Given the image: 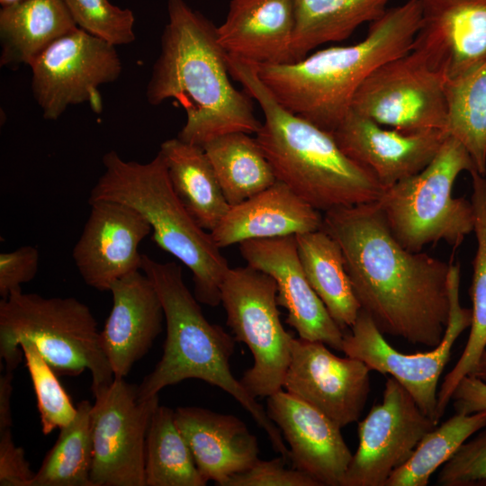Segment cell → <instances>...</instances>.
Returning a JSON list of instances; mask_svg holds the SVG:
<instances>
[{
	"instance_id": "1",
	"label": "cell",
	"mask_w": 486,
	"mask_h": 486,
	"mask_svg": "<svg viewBox=\"0 0 486 486\" xmlns=\"http://www.w3.org/2000/svg\"><path fill=\"white\" fill-rule=\"evenodd\" d=\"M322 229L339 244L361 309L379 330L436 347L448 321L450 264L405 248L376 202L325 212Z\"/></svg>"
},
{
	"instance_id": "2",
	"label": "cell",
	"mask_w": 486,
	"mask_h": 486,
	"mask_svg": "<svg viewBox=\"0 0 486 486\" xmlns=\"http://www.w3.org/2000/svg\"><path fill=\"white\" fill-rule=\"evenodd\" d=\"M167 16L146 88L148 104L176 101L186 112L177 138L191 144L202 147L231 132L256 133L262 123L249 95L230 80L217 27L184 0H167Z\"/></svg>"
},
{
	"instance_id": "3",
	"label": "cell",
	"mask_w": 486,
	"mask_h": 486,
	"mask_svg": "<svg viewBox=\"0 0 486 486\" xmlns=\"http://www.w3.org/2000/svg\"><path fill=\"white\" fill-rule=\"evenodd\" d=\"M226 58L230 76L263 112L256 140L278 181L320 212L377 202L384 188L371 171L344 153L332 133L280 104L254 65Z\"/></svg>"
},
{
	"instance_id": "4",
	"label": "cell",
	"mask_w": 486,
	"mask_h": 486,
	"mask_svg": "<svg viewBox=\"0 0 486 486\" xmlns=\"http://www.w3.org/2000/svg\"><path fill=\"white\" fill-rule=\"evenodd\" d=\"M420 16L419 0H408L371 22L358 43L320 50L292 63L254 67L280 104L332 133L363 81L382 63L410 51Z\"/></svg>"
},
{
	"instance_id": "5",
	"label": "cell",
	"mask_w": 486,
	"mask_h": 486,
	"mask_svg": "<svg viewBox=\"0 0 486 486\" xmlns=\"http://www.w3.org/2000/svg\"><path fill=\"white\" fill-rule=\"evenodd\" d=\"M141 271L159 296L166 337L159 362L138 385L139 399L157 396L165 387L190 378L217 386L252 416L267 434L273 448L288 461L289 449L279 428L231 373L230 360L237 340L220 326L207 320L198 300L184 284L182 267L142 254Z\"/></svg>"
},
{
	"instance_id": "6",
	"label": "cell",
	"mask_w": 486,
	"mask_h": 486,
	"mask_svg": "<svg viewBox=\"0 0 486 486\" xmlns=\"http://www.w3.org/2000/svg\"><path fill=\"white\" fill-rule=\"evenodd\" d=\"M104 171L88 202L113 201L137 210L149 223L152 239L192 273L194 296L210 306L220 303V287L230 269L209 231L187 212L174 192L162 156L149 162L126 161L116 151L103 156Z\"/></svg>"
},
{
	"instance_id": "7",
	"label": "cell",
	"mask_w": 486,
	"mask_h": 486,
	"mask_svg": "<svg viewBox=\"0 0 486 486\" xmlns=\"http://www.w3.org/2000/svg\"><path fill=\"white\" fill-rule=\"evenodd\" d=\"M22 340L32 342L58 375L77 376L88 370L92 392L114 378L96 320L90 308L74 297L45 298L19 290L2 299L0 359L4 369L14 371L20 364Z\"/></svg>"
},
{
	"instance_id": "8",
	"label": "cell",
	"mask_w": 486,
	"mask_h": 486,
	"mask_svg": "<svg viewBox=\"0 0 486 486\" xmlns=\"http://www.w3.org/2000/svg\"><path fill=\"white\" fill-rule=\"evenodd\" d=\"M474 170L465 148L447 136L422 171L384 188L376 204L394 238L412 252L439 241L460 247L473 231L474 211L453 189L462 172Z\"/></svg>"
},
{
	"instance_id": "9",
	"label": "cell",
	"mask_w": 486,
	"mask_h": 486,
	"mask_svg": "<svg viewBox=\"0 0 486 486\" xmlns=\"http://www.w3.org/2000/svg\"><path fill=\"white\" fill-rule=\"evenodd\" d=\"M227 325L248 346L254 364L239 380L253 397H269L283 390L291 361L292 335L280 320L275 281L248 265L230 268L220 287Z\"/></svg>"
},
{
	"instance_id": "10",
	"label": "cell",
	"mask_w": 486,
	"mask_h": 486,
	"mask_svg": "<svg viewBox=\"0 0 486 486\" xmlns=\"http://www.w3.org/2000/svg\"><path fill=\"white\" fill-rule=\"evenodd\" d=\"M460 265L450 263L448 321L442 340L429 352L405 354L397 351L362 309L350 328L351 331L344 332L342 352L362 361L371 371L393 377L436 425L439 378L456 339L472 323V309L460 303Z\"/></svg>"
},
{
	"instance_id": "11",
	"label": "cell",
	"mask_w": 486,
	"mask_h": 486,
	"mask_svg": "<svg viewBox=\"0 0 486 486\" xmlns=\"http://www.w3.org/2000/svg\"><path fill=\"white\" fill-rule=\"evenodd\" d=\"M93 486H145L146 437L158 395L140 400L124 378L93 392Z\"/></svg>"
},
{
	"instance_id": "12",
	"label": "cell",
	"mask_w": 486,
	"mask_h": 486,
	"mask_svg": "<svg viewBox=\"0 0 486 486\" xmlns=\"http://www.w3.org/2000/svg\"><path fill=\"white\" fill-rule=\"evenodd\" d=\"M351 110L406 133L444 130L446 81L414 52L377 67L356 91Z\"/></svg>"
},
{
	"instance_id": "13",
	"label": "cell",
	"mask_w": 486,
	"mask_h": 486,
	"mask_svg": "<svg viewBox=\"0 0 486 486\" xmlns=\"http://www.w3.org/2000/svg\"><path fill=\"white\" fill-rule=\"evenodd\" d=\"M30 68L33 96L44 119L51 121L86 102L100 112L99 86L117 80L122 69L114 45L80 28L51 43Z\"/></svg>"
},
{
	"instance_id": "14",
	"label": "cell",
	"mask_w": 486,
	"mask_h": 486,
	"mask_svg": "<svg viewBox=\"0 0 486 486\" xmlns=\"http://www.w3.org/2000/svg\"><path fill=\"white\" fill-rule=\"evenodd\" d=\"M437 425L393 377L386 379L382 402L358 422V446L341 486H385Z\"/></svg>"
},
{
	"instance_id": "15",
	"label": "cell",
	"mask_w": 486,
	"mask_h": 486,
	"mask_svg": "<svg viewBox=\"0 0 486 486\" xmlns=\"http://www.w3.org/2000/svg\"><path fill=\"white\" fill-rule=\"evenodd\" d=\"M327 346L320 341L292 337L283 389L342 428L357 421L364 410L371 370L358 359L334 355Z\"/></svg>"
},
{
	"instance_id": "16",
	"label": "cell",
	"mask_w": 486,
	"mask_h": 486,
	"mask_svg": "<svg viewBox=\"0 0 486 486\" xmlns=\"http://www.w3.org/2000/svg\"><path fill=\"white\" fill-rule=\"evenodd\" d=\"M421 16L410 51L445 81L486 63V0H419Z\"/></svg>"
},
{
	"instance_id": "17",
	"label": "cell",
	"mask_w": 486,
	"mask_h": 486,
	"mask_svg": "<svg viewBox=\"0 0 486 486\" xmlns=\"http://www.w3.org/2000/svg\"><path fill=\"white\" fill-rule=\"evenodd\" d=\"M88 202L90 212L72 257L88 286L110 291L115 281L141 270L139 246L152 230L147 220L127 204L105 200Z\"/></svg>"
},
{
	"instance_id": "18",
	"label": "cell",
	"mask_w": 486,
	"mask_h": 486,
	"mask_svg": "<svg viewBox=\"0 0 486 486\" xmlns=\"http://www.w3.org/2000/svg\"><path fill=\"white\" fill-rule=\"evenodd\" d=\"M239 252L248 266L274 278L278 305L286 309V322L299 338L320 341L342 352L344 331L309 284L295 235L247 240L239 244Z\"/></svg>"
},
{
	"instance_id": "19",
	"label": "cell",
	"mask_w": 486,
	"mask_h": 486,
	"mask_svg": "<svg viewBox=\"0 0 486 486\" xmlns=\"http://www.w3.org/2000/svg\"><path fill=\"white\" fill-rule=\"evenodd\" d=\"M332 135L344 153L371 171L383 188L422 171L447 137L442 130L406 133L386 129L351 109Z\"/></svg>"
},
{
	"instance_id": "20",
	"label": "cell",
	"mask_w": 486,
	"mask_h": 486,
	"mask_svg": "<svg viewBox=\"0 0 486 486\" xmlns=\"http://www.w3.org/2000/svg\"><path fill=\"white\" fill-rule=\"evenodd\" d=\"M266 412L283 433L294 468L320 486H341L353 454L340 427L284 389L267 397Z\"/></svg>"
},
{
	"instance_id": "21",
	"label": "cell",
	"mask_w": 486,
	"mask_h": 486,
	"mask_svg": "<svg viewBox=\"0 0 486 486\" xmlns=\"http://www.w3.org/2000/svg\"><path fill=\"white\" fill-rule=\"evenodd\" d=\"M109 292L112 306L100 331L101 342L113 376L125 378L160 334L165 314L154 285L141 270L115 281Z\"/></svg>"
},
{
	"instance_id": "22",
	"label": "cell",
	"mask_w": 486,
	"mask_h": 486,
	"mask_svg": "<svg viewBox=\"0 0 486 486\" xmlns=\"http://www.w3.org/2000/svg\"><path fill=\"white\" fill-rule=\"evenodd\" d=\"M175 420L207 482L224 486L231 475L249 469L259 459L256 437L233 415L179 407Z\"/></svg>"
},
{
	"instance_id": "23",
	"label": "cell",
	"mask_w": 486,
	"mask_h": 486,
	"mask_svg": "<svg viewBox=\"0 0 486 486\" xmlns=\"http://www.w3.org/2000/svg\"><path fill=\"white\" fill-rule=\"evenodd\" d=\"M293 0H231L218 40L228 55L253 65L293 62Z\"/></svg>"
},
{
	"instance_id": "24",
	"label": "cell",
	"mask_w": 486,
	"mask_h": 486,
	"mask_svg": "<svg viewBox=\"0 0 486 486\" xmlns=\"http://www.w3.org/2000/svg\"><path fill=\"white\" fill-rule=\"evenodd\" d=\"M322 228L320 212L277 180L261 193L230 206L210 233L222 248L250 239L298 235Z\"/></svg>"
},
{
	"instance_id": "25",
	"label": "cell",
	"mask_w": 486,
	"mask_h": 486,
	"mask_svg": "<svg viewBox=\"0 0 486 486\" xmlns=\"http://www.w3.org/2000/svg\"><path fill=\"white\" fill-rule=\"evenodd\" d=\"M76 28L64 0H22L2 6L0 65L30 66L51 43Z\"/></svg>"
},
{
	"instance_id": "26",
	"label": "cell",
	"mask_w": 486,
	"mask_h": 486,
	"mask_svg": "<svg viewBox=\"0 0 486 486\" xmlns=\"http://www.w3.org/2000/svg\"><path fill=\"white\" fill-rule=\"evenodd\" d=\"M158 153L182 204L203 230H213L230 205L202 147L174 138L162 142Z\"/></svg>"
},
{
	"instance_id": "27",
	"label": "cell",
	"mask_w": 486,
	"mask_h": 486,
	"mask_svg": "<svg viewBox=\"0 0 486 486\" xmlns=\"http://www.w3.org/2000/svg\"><path fill=\"white\" fill-rule=\"evenodd\" d=\"M299 258L311 288L345 332L361 310L339 244L323 229L295 235Z\"/></svg>"
},
{
	"instance_id": "28",
	"label": "cell",
	"mask_w": 486,
	"mask_h": 486,
	"mask_svg": "<svg viewBox=\"0 0 486 486\" xmlns=\"http://www.w3.org/2000/svg\"><path fill=\"white\" fill-rule=\"evenodd\" d=\"M472 181V203L477 249L473 259L472 323L465 347L454 367L446 375L437 393L436 419L439 423L452 394L462 378L472 374L486 350V179L476 170L470 173Z\"/></svg>"
},
{
	"instance_id": "29",
	"label": "cell",
	"mask_w": 486,
	"mask_h": 486,
	"mask_svg": "<svg viewBox=\"0 0 486 486\" xmlns=\"http://www.w3.org/2000/svg\"><path fill=\"white\" fill-rule=\"evenodd\" d=\"M295 27L293 62L315 48L350 37L364 22H373L387 11L390 0H293Z\"/></svg>"
},
{
	"instance_id": "30",
	"label": "cell",
	"mask_w": 486,
	"mask_h": 486,
	"mask_svg": "<svg viewBox=\"0 0 486 486\" xmlns=\"http://www.w3.org/2000/svg\"><path fill=\"white\" fill-rule=\"evenodd\" d=\"M230 206L273 185L274 170L258 142L238 131L216 137L202 146Z\"/></svg>"
},
{
	"instance_id": "31",
	"label": "cell",
	"mask_w": 486,
	"mask_h": 486,
	"mask_svg": "<svg viewBox=\"0 0 486 486\" xmlns=\"http://www.w3.org/2000/svg\"><path fill=\"white\" fill-rule=\"evenodd\" d=\"M206 484L176 424L175 410L158 405L151 417L146 437L145 486Z\"/></svg>"
},
{
	"instance_id": "32",
	"label": "cell",
	"mask_w": 486,
	"mask_h": 486,
	"mask_svg": "<svg viewBox=\"0 0 486 486\" xmlns=\"http://www.w3.org/2000/svg\"><path fill=\"white\" fill-rule=\"evenodd\" d=\"M444 131L470 154L476 171L486 174V63L468 75L446 82Z\"/></svg>"
},
{
	"instance_id": "33",
	"label": "cell",
	"mask_w": 486,
	"mask_h": 486,
	"mask_svg": "<svg viewBox=\"0 0 486 486\" xmlns=\"http://www.w3.org/2000/svg\"><path fill=\"white\" fill-rule=\"evenodd\" d=\"M92 404L80 401L75 418L60 428L58 439L35 472L32 486H93Z\"/></svg>"
},
{
	"instance_id": "34",
	"label": "cell",
	"mask_w": 486,
	"mask_h": 486,
	"mask_svg": "<svg viewBox=\"0 0 486 486\" xmlns=\"http://www.w3.org/2000/svg\"><path fill=\"white\" fill-rule=\"evenodd\" d=\"M485 426L486 410L455 413L422 437L410 459L391 474L385 486H427L433 473Z\"/></svg>"
},
{
	"instance_id": "35",
	"label": "cell",
	"mask_w": 486,
	"mask_h": 486,
	"mask_svg": "<svg viewBox=\"0 0 486 486\" xmlns=\"http://www.w3.org/2000/svg\"><path fill=\"white\" fill-rule=\"evenodd\" d=\"M20 346L35 391L42 433L49 435L68 425L77 409L37 346L29 340H22Z\"/></svg>"
},
{
	"instance_id": "36",
	"label": "cell",
	"mask_w": 486,
	"mask_h": 486,
	"mask_svg": "<svg viewBox=\"0 0 486 486\" xmlns=\"http://www.w3.org/2000/svg\"><path fill=\"white\" fill-rule=\"evenodd\" d=\"M78 28L114 46L135 40V17L131 10L109 0H64Z\"/></svg>"
},
{
	"instance_id": "37",
	"label": "cell",
	"mask_w": 486,
	"mask_h": 486,
	"mask_svg": "<svg viewBox=\"0 0 486 486\" xmlns=\"http://www.w3.org/2000/svg\"><path fill=\"white\" fill-rule=\"evenodd\" d=\"M486 481V430L465 441L442 465L436 478L440 486L481 485Z\"/></svg>"
},
{
	"instance_id": "38",
	"label": "cell",
	"mask_w": 486,
	"mask_h": 486,
	"mask_svg": "<svg viewBox=\"0 0 486 486\" xmlns=\"http://www.w3.org/2000/svg\"><path fill=\"white\" fill-rule=\"evenodd\" d=\"M287 460L258 459L249 469L231 475L224 486H320L307 473L286 466Z\"/></svg>"
},
{
	"instance_id": "39",
	"label": "cell",
	"mask_w": 486,
	"mask_h": 486,
	"mask_svg": "<svg viewBox=\"0 0 486 486\" xmlns=\"http://www.w3.org/2000/svg\"><path fill=\"white\" fill-rule=\"evenodd\" d=\"M40 254L32 246H23L0 254V295L6 299L21 285L32 281L39 267Z\"/></svg>"
},
{
	"instance_id": "40",
	"label": "cell",
	"mask_w": 486,
	"mask_h": 486,
	"mask_svg": "<svg viewBox=\"0 0 486 486\" xmlns=\"http://www.w3.org/2000/svg\"><path fill=\"white\" fill-rule=\"evenodd\" d=\"M33 472L11 428L0 430V486H32Z\"/></svg>"
},
{
	"instance_id": "41",
	"label": "cell",
	"mask_w": 486,
	"mask_h": 486,
	"mask_svg": "<svg viewBox=\"0 0 486 486\" xmlns=\"http://www.w3.org/2000/svg\"><path fill=\"white\" fill-rule=\"evenodd\" d=\"M451 400L455 413L472 414L486 410V383L473 375H466L456 385Z\"/></svg>"
},
{
	"instance_id": "42",
	"label": "cell",
	"mask_w": 486,
	"mask_h": 486,
	"mask_svg": "<svg viewBox=\"0 0 486 486\" xmlns=\"http://www.w3.org/2000/svg\"><path fill=\"white\" fill-rule=\"evenodd\" d=\"M14 371L4 369L0 375V430L12 428L11 397Z\"/></svg>"
},
{
	"instance_id": "43",
	"label": "cell",
	"mask_w": 486,
	"mask_h": 486,
	"mask_svg": "<svg viewBox=\"0 0 486 486\" xmlns=\"http://www.w3.org/2000/svg\"><path fill=\"white\" fill-rule=\"evenodd\" d=\"M469 375H473L486 383V350L483 351L475 368Z\"/></svg>"
},
{
	"instance_id": "44",
	"label": "cell",
	"mask_w": 486,
	"mask_h": 486,
	"mask_svg": "<svg viewBox=\"0 0 486 486\" xmlns=\"http://www.w3.org/2000/svg\"><path fill=\"white\" fill-rule=\"evenodd\" d=\"M20 1H22V0H0V4L2 6H6V5H9V4L20 2Z\"/></svg>"
},
{
	"instance_id": "45",
	"label": "cell",
	"mask_w": 486,
	"mask_h": 486,
	"mask_svg": "<svg viewBox=\"0 0 486 486\" xmlns=\"http://www.w3.org/2000/svg\"><path fill=\"white\" fill-rule=\"evenodd\" d=\"M481 485H486V481H484L483 482H482Z\"/></svg>"
}]
</instances>
